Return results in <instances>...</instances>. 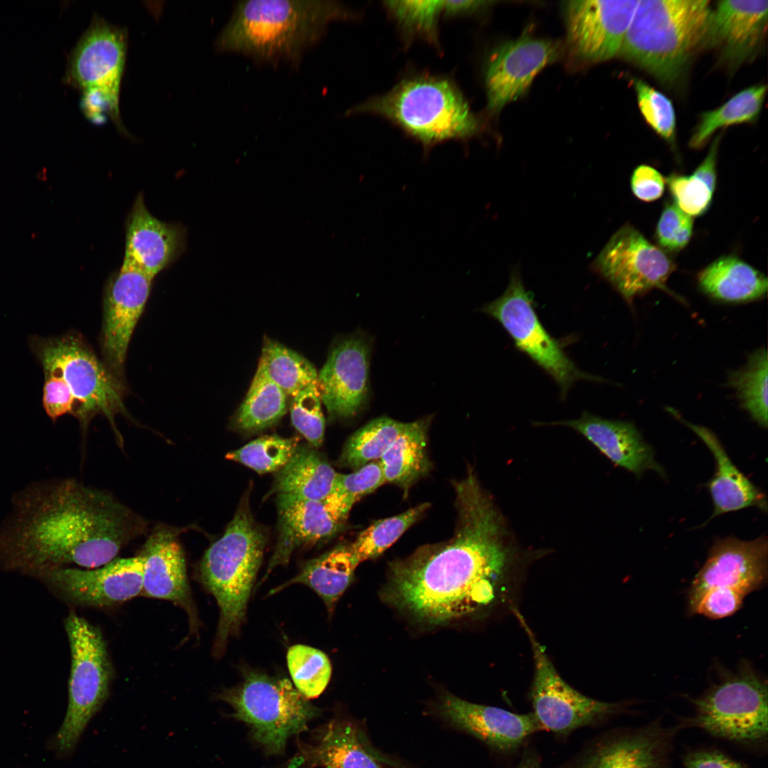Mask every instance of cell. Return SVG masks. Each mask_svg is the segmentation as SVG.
<instances>
[{
  "mask_svg": "<svg viewBox=\"0 0 768 768\" xmlns=\"http://www.w3.org/2000/svg\"><path fill=\"white\" fill-rule=\"evenodd\" d=\"M455 492L458 524L452 538L393 562L384 591L388 602L433 625L492 606L515 555L489 495L475 485L460 486Z\"/></svg>",
  "mask_w": 768,
  "mask_h": 768,
  "instance_id": "cell-1",
  "label": "cell"
},
{
  "mask_svg": "<svg viewBox=\"0 0 768 768\" xmlns=\"http://www.w3.org/2000/svg\"><path fill=\"white\" fill-rule=\"evenodd\" d=\"M11 502L0 524V565L37 576L68 564L106 565L147 528L114 496L74 479L31 482Z\"/></svg>",
  "mask_w": 768,
  "mask_h": 768,
  "instance_id": "cell-2",
  "label": "cell"
},
{
  "mask_svg": "<svg viewBox=\"0 0 768 768\" xmlns=\"http://www.w3.org/2000/svg\"><path fill=\"white\" fill-rule=\"evenodd\" d=\"M353 16L333 1L252 0L238 2L218 36V51L256 63L297 66L324 36L329 24Z\"/></svg>",
  "mask_w": 768,
  "mask_h": 768,
  "instance_id": "cell-3",
  "label": "cell"
},
{
  "mask_svg": "<svg viewBox=\"0 0 768 768\" xmlns=\"http://www.w3.org/2000/svg\"><path fill=\"white\" fill-rule=\"evenodd\" d=\"M266 543V534L253 518L245 495L223 536L207 549L200 562V581L220 610L215 656L223 655L230 637L238 634L244 622Z\"/></svg>",
  "mask_w": 768,
  "mask_h": 768,
  "instance_id": "cell-4",
  "label": "cell"
},
{
  "mask_svg": "<svg viewBox=\"0 0 768 768\" xmlns=\"http://www.w3.org/2000/svg\"><path fill=\"white\" fill-rule=\"evenodd\" d=\"M710 1L644 0L619 53L665 83L675 82L705 39Z\"/></svg>",
  "mask_w": 768,
  "mask_h": 768,
  "instance_id": "cell-5",
  "label": "cell"
},
{
  "mask_svg": "<svg viewBox=\"0 0 768 768\" xmlns=\"http://www.w3.org/2000/svg\"><path fill=\"white\" fill-rule=\"evenodd\" d=\"M353 113L380 115L427 149L450 139H467L479 127L454 82L443 76L427 74L402 80L386 94L348 112Z\"/></svg>",
  "mask_w": 768,
  "mask_h": 768,
  "instance_id": "cell-6",
  "label": "cell"
},
{
  "mask_svg": "<svg viewBox=\"0 0 768 768\" xmlns=\"http://www.w3.org/2000/svg\"><path fill=\"white\" fill-rule=\"evenodd\" d=\"M28 343L43 373L58 378L73 396L74 417L78 420L82 433H86L91 420L100 415L109 420L122 444L114 417L118 414H128L120 378L74 333L58 337L33 336Z\"/></svg>",
  "mask_w": 768,
  "mask_h": 768,
  "instance_id": "cell-7",
  "label": "cell"
},
{
  "mask_svg": "<svg viewBox=\"0 0 768 768\" xmlns=\"http://www.w3.org/2000/svg\"><path fill=\"white\" fill-rule=\"evenodd\" d=\"M124 28L95 15L70 52L64 80L82 91L80 107L92 122L109 117L126 131L120 117V85L125 65Z\"/></svg>",
  "mask_w": 768,
  "mask_h": 768,
  "instance_id": "cell-8",
  "label": "cell"
},
{
  "mask_svg": "<svg viewBox=\"0 0 768 768\" xmlns=\"http://www.w3.org/2000/svg\"><path fill=\"white\" fill-rule=\"evenodd\" d=\"M70 652L68 703L52 740L58 757L70 755L85 729L106 701L113 677L106 642L100 631L75 613L65 622Z\"/></svg>",
  "mask_w": 768,
  "mask_h": 768,
  "instance_id": "cell-9",
  "label": "cell"
},
{
  "mask_svg": "<svg viewBox=\"0 0 768 768\" xmlns=\"http://www.w3.org/2000/svg\"><path fill=\"white\" fill-rule=\"evenodd\" d=\"M268 752L284 751L291 736L307 727L316 709L287 678L245 671L242 681L220 694Z\"/></svg>",
  "mask_w": 768,
  "mask_h": 768,
  "instance_id": "cell-10",
  "label": "cell"
},
{
  "mask_svg": "<svg viewBox=\"0 0 768 768\" xmlns=\"http://www.w3.org/2000/svg\"><path fill=\"white\" fill-rule=\"evenodd\" d=\"M694 715L685 727L745 744H762L767 738V683L750 666L724 678L705 694L692 700Z\"/></svg>",
  "mask_w": 768,
  "mask_h": 768,
  "instance_id": "cell-11",
  "label": "cell"
},
{
  "mask_svg": "<svg viewBox=\"0 0 768 768\" xmlns=\"http://www.w3.org/2000/svg\"><path fill=\"white\" fill-rule=\"evenodd\" d=\"M497 320L516 347L547 372L557 383L562 398L577 380L598 378L580 370L540 323L533 297L526 291L517 271H513L504 293L482 308Z\"/></svg>",
  "mask_w": 768,
  "mask_h": 768,
  "instance_id": "cell-12",
  "label": "cell"
},
{
  "mask_svg": "<svg viewBox=\"0 0 768 768\" xmlns=\"http://www.w3.org/2000/svg\"><path fill=\"white\" fill-rule=\"evenodd\" d=\"M592 267L629 304L653 289L668 292L666 282L676 269L664 250L629 224L610 238Z\"/></svg>",
  "mask_w": 768,
  "mask_h": 768,
  "instance_id": "cell-13",
  "label": "cell"
},
{
  "mask_svg": "<svg viewBox=\"0 0 768 768\" xmlns=\"http://www.w3.org/2000/svg\"><path fill=\"white\" fill-rule=\"evenodd\" d=\"M515 614L532 646L535 672L531 699L533 713L541 728L566 734L617 710L619 704L590 698L567 684L556 671L521 614L516 610Z\"/></svg>",
  "mask_w": 768,
  "mask_h": 768,
  "instance_id": "cell-14",
  "label": "cell"
},
{
  "mask_svg": "<svg viewBox=\"0 0 768 768\" xmlns=\"http://www.w3.org/2000/svg\"><path fill=\"white\" fill-rule=\"evenodd\" d=\"M38 577L70 602L105 607L142 594L143 562L137 555L114 559L100 567L91 570L55 567Z\"/></svg>",
  "mask_w": 768,
  "mask_h": 768,
  "instance_id": "cell-15",
  "label": "cell"
},
{
  "mask_svg": "<svg viewBox=\"0 0 768 768\" xmlns=\"http://www.w3.org/2000/svg\"><path fill=\"white\" fill-rule=\"evenodd\" d=\"M154 278L127 265L112 273L105 285L101 336L105 364L123 375L129 344L149 299Z\"/></svg>",
  "mask_w": 768,
  "mask_h": 768,
  "instance_id": "cell-16",
  "label": "cell"
},
{
  "mask_svg": "<svg viewBox=\"0 0 768 768\" xmlns=\"http://www.w3.org/2000/svg\"><path fill=\"white\" fill-rule=\"evenodd\" d=\"M639 1H570L564 5L567 42L576 55L607 60L620 51Z\"/></svg>",
  "mask_w": 768,
  "mask_h": 768,
  "instance_id": "cell-17",
  "label": "cell"
},
{
  "mask_svg": "<svg viewBox=\"0 0 768 768\" xmlns=\"http://www.w3.org/2000/svg\"><path fill=\"white\" fill-rule=\"evenodd\" d=\"M560 55L556 43L528 34L498 47L489 58L485 73L489 110L498 113L522 97L536 75Z\"/></svg>",
  "mask_w": 768,
  "mask_h": 768,
  "instance_id": "cell-18",
  "label": "cell"
},
{
  "mask_svg": "<svg viewBox=\"0 0 768 768\" xmlns=\"http://www.w3.org/2000/svg\"><path fill=\"white\" fill-rule=\"evenodd\" d=\"M767 577L766 535L752 540L732 536L717 539L690 585L689 605L710 588L731 589L746 596L761 587Z\"/></svg>",
  "mask_w": 768,
  "mask_h": 768,
  "instance_id": "cell-19",
  "label": "cell"
},
{
  "mask_svg": "<svg viewBox=\"0 0 768 768\" xmlns=\"http://www.w3.org/2000/svg\"><path fill=\"white\" fill-rule=\"evenodd\" d=\"M370 343L361 335L339 341L318 373L321 402L333 418L346 419L363 407L368 394Z\"/></svg>",
  "mask_w": 768,
  "mask_h": 768,
  "instance_id": "cell-20",
  "label": "cell"
},
{
  "mask_svg": "<svg viewBox=\"0 0 768 768\" xmlns=\"http://www.w3.org/2000/svg\"><path fill=\"white\" fill-rule=\"evenodd\" d=\"M182 528L158 524L138 556L143 562L141 596L171 602L184 609L193 629L198 619L192 599L184 553L178 536Z\"/></svg>",
  "mask_w": 768,
  "mask_h": 768,
  "instance_id": "cell-21",
  "label": "cell"
},
{
  "mask_svg": "<svg viewBox=\"0 0 768 768\" xmlns=\"http://www.w3.org/2000/svg\"><path fill=\"white\" fill-rule=\"evenodd\" d=\"M186 246V228L152 215L139 193L125 221L122 263L154 278L182 255Z\"/></svg>",
  "mask_w": 768,
  "mask_h": 768,
  "instance_id": "cell-22",
  "label": "cell"
},
{
  "mask_svg": "<svg viewBox=\"0 0 768 768\" xmlns=\"http://www.w3.org/2000/svg\"><path fill=\"white\" fill-rule=\"evenodd\" d=\"M442 715L455 725L501 750L519 746L541 729L533 713L517 714L506 710L466 701L451 694L440 704Z\"/></svg>",
  "mask_w": 768,
  "mask_h": 768,
  "instance_id": "cell-23",
  "label": "cell"
},
{
  "mask_svg": "<svg viewBox=\"0 0 768 768\" xmlns=\"http://www.w3.org/2000/svg\"><path fill=\"white\" fill-rule=\"evenodd\" d=\"M767 9L766 0L718 1L711 11L704 41L718 47L730 63L745 62L765 34Z\"/></svg>",
  "mask_w": 768,
  "mask_h": 768,
  "instance_id": "cell-24",
  "label": "cell"
},
{
  "mask_svg": "<svg viewBox=\"0 0 768 768\" xmlns=\"http://www.w3.org/2000/svg\"><path fill=\"white\" fill-rule=\"evenodd\" d=\"M548 425H564L575 430L615 465L636 476L646 470L665 476L663 469L656 462L654 449L629 422L606 420L584 412L577 419Z\"/></svg>",
  "mask_w": 768,
  "mask_h": 768,
  "instance_id": "cell-25",
  "label": "cell"
},
{
  "mask_svg": "<svg viewBox=\"0 0 768 768\" xmlns=\"http://www.w3.org/2000/svg\"><path fill=\"white\" fill-rule=\"evenodd\" d=\"M278 538L262 580L303 547L330 538L342 528L323 501L277 496Z\"/></svg>",
  "mask_w": 768,
  "mask_h": 768,
  "instance_id": "cell-26",
  "label": "cell"
},
{
  "mask_svg": "<svg viewBox=\"0 0 768 768\" xmlns=\"http://www.w3.org/2000/svg\"><path fill=\"white\" fill-rule=\"evenodd\" d=\"M708 447L715 464L713 476L707 486L713 503V518L749 507L767 511L765 494L732 462L717 436L706 427L683 420Z\"/></svg>",
  "mask_w": 768,
  "mask_h": 768,
  "instance_id": "cell-27",
  "label": "cell"
},
{
  "mask_svg": "<svg viewBox=\"0 0 768 768\" xmlns=\"http://www.w3.org/2000/svg\"><path fill=\"white\" fill-rule=\"evenodd\" d=\"M671 737L659 722H652L599 747L585 768H665Z\"/></svg>",
  "mask_w": 768,
  "mask_h": 768,
  "instance_id": "cell-28",
  "label": "cell"
},
{
  "mask_svg": "<svg viewBox=\"0 0 768 768\" xmlns=\"http://www.w3.org/2000/svg\"><path fill=\"white\" fill-rule=\"evenodd\" d=\"M697 280L706 295L728 303L759 299L768 284L762 272L735 255L718 258L698 273Z\"/></svg>",
  "mask_w": 768,
  "mask_h": 768,
  "instance_id": "cell-29",
  "label": "cell"
},
{
  "mask_svg": "<svg viewBox=\"0 0 768 768\" xmlns=\"http://www.w3.org/2000/svg\"><path fill=\"white\" fill-rule=\"evenodd\" d=\"M356 563L348 545H339L307 561L300 572L285 583L270 591L279 592L293 584L312 589L324 602L329 614L353 580Z\"/></svg>",
  "mask_w": 768,
  "mask_h": 768,
  "instance_id": "cell-30",
  "label": "cell"
},
{
  "mask_svg": "<svg viewBox=\"0 0 768 768\" xmlns=\"http://www.w3.org/2000/svg\"><path fill=\"white\" fill-rule=\"evenodd\" d=\"M338 474L319 452L299 446L277 471L273 489L277 496L323 501L333 490Z\"/></svg>",
  "mask_w": 768,
  "mask_h": 768,
  "instance_id": "cell-31",
  "label": "cell"
},
{
  "mask_svg": "<svg viewBox=\"0 0 768 768\" xmlns=\"http://www.w3.org/2000/svg\"><path fill=\"white\" fill-rule=\"evenodd\" d=\"M431 417L405 423L402 432L380 459L386 482L409 489L430 468L427 454V430Z\"/></svg>",
  "mask_w": 768,
  "mask_h": 768,
  "instance_id": "cell-32",
  "label": "cell"
},
{
  "mask_svg": "<svg viewBox=\"0 0 768 768\" xmlns=\"http://www.w3.org/2000/svg\"><path fill=\"white\" fill-rule=\"evenodd\" d=\"M287 395L260 368L235 416V425L245 432H257L277 422L287 412Z\"/></svg>",
  "mask_w": 768,
  "mask_h": 768,
  "instance_id": "cell-33",
  "label": "cell"
},
{
  "mask_svg": "<svg viewBox=\"0 0 768 768\" xmlns=\"http://www.w3.org/2000/svg\"><path fill=\"white\" fill-rule=\"evenodd\" d=\"M258 366L287 397L294 398L306 388L317 384L318 373L311 362L268 338L264 339Z\"/></svg>",
  "mask_w": 768,
  "mask_h": 768,
  "instance_id": "cell-34",
  "label": "cell"
},
{
  "mask_svg": "<svg viewBox=\"0 0 768 768\" xmlns=\"http://www.w3.org/2000/svg\"><path fill=\"white\" fill-rule=\"evenodd\" d=\"M766 92L764 85L750 86L717 109L703 112L689 141L690 146L700 148L721 127L755 121L761 112Z\"/></svg>",
  "mask_w": 768,
  "mask_h": 768,
  "instance_id": "cell-35",
  "label": "cell"
},
{
  "mask_svg": "<svg viewBox=\"0 0 768 768\" xmlns=\"http://www.w3.org/2000/svg\"><path fill=\"white\" fill-rule=\"evenodd\" d=\"M325 768H381L362 744L356 729L349 722H331L315 750Z\"/></svg>",
  "mask_w": 768,
  "mask_h": 768,
  "instance_id": "cell-36",
  "label": "cell"
},
{
  "mask_svg": "<svg viewBox=\"0 0 768 768\" xmlns=\"http://www.w3.org/2000/svg\"><path fill=\"white\" fill-rule=\"evenodd\" d=\"M405 426V423L388 417L373 420L348 438L338 463L356 470L369 462L379 460Z\"/></svg>",
  "mask_w": 768,
  "mask_h": 768,
  "instance_id": "cell-37",
  "label": "cell"
},
{
  "mask_svg": "<svg viewBox=\"0 0 768 768\" xmlns=\"http://www.w3.org/2000/svg\"><path fill=\"white\" fill-rule=\"evenodd\" d=\"M767 353L761 348L752 353L747 364L733 372L729 379L741 406L764 428L767 427Z\"/></svg>",
  "mask_w": 768,
  "mask_h": 768,
  "instance_id": "cell-38",
  "label": "cell"
},
{
  "mask_svg": "<svg viewBox=\"0 0 768 768\" xmlns=\"http://www.w3.org/2000/svg\"><path fill=\"white\" fill-rule=\"evenodd\" d=\"M385 482L380 460L373 461L353 473L338 474L333 490L323 503L334 518L344 523L355 503Z\"/></svg>",
  "mask_w": 768,
  "mask_h": 768,
  "instance_id": "cell-39",
  "label": "cell"
},
{
  "mask_svg": "<svg viewBox=\"0 0 768 768\" xmlns=\"http://www.w3.org/2000/svg\"><path fill=\"white\" fill-rule=\"evenodd\" d=\"M430 507L423 503L407 511L378 520L363 530L348 545L358 565L375 558L390 547Z\"/></svg>",
  "mask_w": 768,
  "mask_h": 768,
  "instance_id": "cell-40",
  "label": "cell"
},
{
  "mask_svg": "<svg viewBox=\"0 0 768 768\" xmlns=\"http://www.w3.org/2000/svg\"><path fill=\"white\" fill-rule=\"evenodd\" d=\"M287 667L295 688L307 699L319 696L331 676L329 658L321 650L296 644L287 654Z\"/></svg>",
  "mask_w": 768,
  "mask_h": 768,
  "instance_id": "cell-41",
  "label": "cell"
},
{
  "mask_svg": "<svg viewBox=\"0 0 768 768\" xmlns=\"http://www.w3.org/2000/svg\"><path fill=\"white\" fill-rule=\"evenodd\" d=\"M298 447L297 438L265 435L228 452L226 458L259 474L275 472L290 460Z\"/></svg>",
  "mask_w": 768,
  "mask_h": 768,
  "instance_id": "cell-42",
  "label": "cell"
},
{
  "mask_svg": "<svg viewBox=\"0 0 768 768\" xmlns=\"http://www.w3.org/2000/svg\"><path fill=\"white\" fill-rule=\"evenodd\" d=\"M385 6L403 32L437 41L438 21L443 14L444 1H388Z\"/></svg>",
  "mask_w": 768,
  "mask_h": 768,
  "instance_id": "cell-43",
  "label": "cell"
},
{
  "mask_svg": "<svg viewBox=\"0 0 768 768\" xmlns=\"http://www.w3.org/2000/svg\"><path fill=\"white\" fill-rule=\"evenodd\" d=\"M634 87L644 119L661 138L673 143L676 119L672 102L662 92L640 79L634 80Z\"/></svg>",
  "mask_w": 768,
  "mask_h": 768,
  "instance_id": "cell-44",
  "label": "cell"
},
{
  "mask_svg": "<svg viewBox=\"0 0 768 768\" xmlns=\"http://www.w3.org/2000/svg\"><path fill=\"white\" fill-rule=\"evenodd\" d=\"M317 384L311 385L292 398L291 420L294 428L315 447L321 445L325 431V419Z\"/></svg>",
  "mask_w": 768,
  "mask_h": 768,
  "instance_id": "cell-45",
  "label": "cell"
},
{
  "mask_svg": "<svg viewBox=\"0 0 768 768\" xmlns=\"http://www.w3.org/2000/svg\"><path fill=\"white\" fill-rule=\"evenodd\" d=\"M666 183L673 203L687 215L699 216L709 208L714 192L693 174H673L666 178Z\"/></svg>",
  "mask_w": 768,
  "mask_h": 768,
  "instance_id": "cell-46",
  "label": "cell"
},
{
  "mask_svg": "<svg viewBox=\"0 0 768 768\" xmlns=\"http://www.w3.org/2000/svg\"><path fill=\"white\" fill-rule=\"evenodd\" d=\"M693 230V218L673 203L667 202L658 220L655 238L666 252H677L689 242Z\"/></svg>",
  "mask_w": 768,
  "mask_h": 768,
  "instance_id": "cell-47",
  "label": "cell"
},
{
  "mask_svg": "<svg viewBox=\"0 0 768 768\" xmlns=\"http://www.w3.org/2000/svg\"><path fill=\"white\" fill-rule=\"evenodd\" d=\"M745 597L734 590L710 588L690 604L689 609L693 614L714 619H721L735 613L740 608Z\"/></svg>",
  "mask_w": 768,
  "mask_h": 768,
  "instance_id": "cell-48",
  "label": "cell"
},
{
  "mask_svg": "<svg viewBox=\"0 0 768 768\" xmlns=\"http://www.w3.org/2000/svg\"><path fill=\"white\" fill-rule=\"evenodd\" d=\"M630 184L632 193L638 199L651 202L662 196L666 178L654 167L641 164L633 171Z\"/></svg>",
  "mask_w": 768,
  "mask_h": 768,
  "instance_id": "cell-49",
  "label": "cell"
},
{
  "mask_svg": "<svg viewBox=\"0 0 768 768\" xmlns=\"http://www.w3.org/2000/svg\"><path fill=\"white\" fill-rule=\"evenodd\" d=\"M683 768H747L742 763L715 750H698L688 752Z\"/></svg>",
  "mask_w": 768,
  "mask_h": 768,
  "instance_id": "cell-50",
  "label": "cell"
},
{
  "mask_svg": "<svg viewBox=\"0 0 768 768\" xmlns=\"http://www.w3.org/2000/svg\"><path fill=\"white\" fill-rule=\"evenodd\" d=\"M719 138L713 142L710 149L701 164L695 169L693 175L703 181L714 192L717 178V155Z\"/></svg>",
  "mask_w": 768,
  "mask_h": 768,
  "instance_id": "cell-51",
  "label": "cell"
},
{
  "mask_svg": "<svg viewBox=\"0 0 768 768\" xmlns=\"http://www.w3.org/2000/svg\"><path fill=\"white\" fill-rule=\"evenodd\" d=\"M486 1H444L443 14L455 16L473 12L486 6Z\"/></svg>",
  "mask_w": 768,
  "mask_h": 768,
  "instance_id": "cell-52",
  "label": "cell"
},
{
  "mask_svg": "<svg viewBox=\"0 0 768 768\" xmlns=\"http://www.w3.org/2000/svg\"><path fill=\"white\" fill-rule=\"evenodd\" d=\"M517 768H540L538 759L532 754L526 756Z\"/></svg>",
  "mask_w": 768,
  "mask_h": 768,
  "instance_id": "cell-53",
  "label": "cell"
},
{
  "mask_svg": "<svg viewBox=\"0 0 768 768\" xmlns=\"http://www.w3.org/2000/svg\"><path fill=\"white\" fill-rule=\"evenodd\" d=\"M36 177L41 181H46L48 178L46 169H44L38 171Z\"/></svg>",
  "mask_w": 768,
  "mask_h": 768,
  "instance_id": "cell-54",
  "label": "cell"
}]
</instances>
